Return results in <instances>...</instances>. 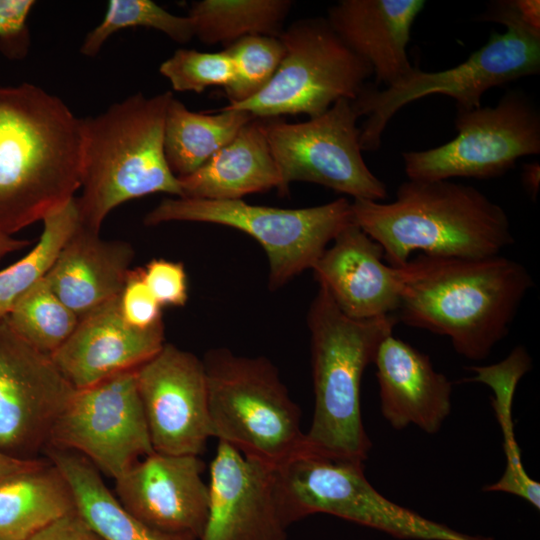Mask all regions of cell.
I'll return each mask as SVG.
<instances>
[{"instance_id":"cell-17","label":"cell","mask_w":540,"mask_h":540,"mask_svg":"<svg viewBox=\"0 0 540 540\" xmlns=\"http://www.w3.org/2000/svg\"><path fill=\"white\" fill-rule=\"evenodd\" d=\"M204 461L196 455L153 452L115 479L120 503L146 525L200 538L208 515Z\"/></svg>"},{"instance_id":"cell-8","label":"cell","mask_w":540,"mask_h":540,"mask_svg":"<svg viewBox=\"0 0 540 540\" xmlns=\"http://www.w3.org/2000/svg\"><path fill=\"white\" fill-rule=\"evenodd\" d=\"M144 224L167 222L218 224L242 231L264 249L268 286L286 285L322 255L338 233L354 222L351 202L340 197L318 206L285 209L238 200L167 197L144 217Z\"/></svg>"},{"instance_id":"cell-21","label":"cell","mask_w":540,"mask_h":540,"mask_svg":"<svg viewBox=\"0 0 540 540\" xmlns=\"http://www.w3.org/2000/svg\"><path fill=\"white\" fill-rule=\"evenodd\" d=\"M423 0H341L326 17L343 42L372 67L377 83L390 86L412 69L407 46Z\"/></svg>"},{"instance_id":"cell-37","label":"cell","mask_w":540,"mask_h":540,"mask_svg":"<svg viewBox=\"0 0 540 540\" xmlns=\"http://www.w3.org/2000/svg\"><path fill=\"white\" fill-rule=\"evenodd\" d=\"M28 540H105L75 510L54 521Z\"/></svg>"},{"instance_id":"cell-9","label":"cell","mask_w":540,"mask_h":540,"mask_svg":"<svg viewBox=\"0 0 540 540\" xmlns=\"http://www.w3.org/2000/svg\"><path fill=\"white\" fill-rule=\"evenodd\" d=\"M275 471L289 526L309 515L325 513L400 539L494 540L458 532L388 500L369 483L361 462L304 454Z\"/></svg>"},{"instance_id":"cell-34","label":"cell","mask_w":540,"mask_h":540,"mask_svg":"<svg viewBox=\"0 0 540 540\" xmlns=\"http://www.w3.org/2000/svg\"><path fill=\"white\" fill-rule=\"evenodd\" d=\"M119 305L122 316L133 327L147 329L163 322L162 307L148 288L142 267L129 271Z\"/></svg>"},{"instance_id":"cell-2","label":"cell","mask_w":540,"mask_h":540,"mask_svg":"<svg viewBox=\"0 0 540 540\" xmlns=\"http://www.w3.org/2000/svg\"><path fill=\"white\" fill-rule=\"evenodd\" d=\"M80 185V118L37 85L0 86V232L42 222Z\"/></svg>"},{"instance_id":"cell-27","label":"cell","mask_w":540,"mask_h":540,"mask_svg":"<svg viewBox=\"0 0 540 540\" xmlns=\"http://www.w3.org/2000/svg\"><path fill=\"white\" fill-rule=\"evenodd\" d=\"M531 368V358L526 349L517 346L501 362L490 366H472L469 370L475 376L466 379L490 386L494 392L493 408L504 434L506 468L502 477L494 484L486 486V491H501L521 497L539 510L540 485L531 479L521 462L520 449L515 441L512 428L511 410L515 389L520 379Z\"/></svg>"},{"instance_id":"cell-35","label":"cell","mask_w":540,"mask_h":540,"mask_svg":"<svg viewBox=\"0 0 540 540\" xmlns=\"http://www.w3.org/2000/svg\"><path fill=\"white\" fill-rule=\"evenodd\" d=\"M142 268L144 280L161 307L187 303L188 282L182 262L155 258Z\"/></svg>"},{"instance_id":"cell-32","label":"cell","mask_w":540,"mask_h":540,"mask_svg":"<svg viewBox=\"0 0 540 540\" xmlns=\"http://www.w3.org/2000/svg\"><path fill=\"white\" fill-rule=\"evenodd\" d=\"M232 65L233 76L224 88L228 105L249 100L271 81L284 56L279 37L250 35L224 48Z\"/></svg>"},{"instance_id":"cell-33","label":"cell","mask_w":540,"mask_h":540,"mask_svg":"<svg viewBox=\"0 0 540 540\" xmlns=\"http://www.w3.org/2000/svg\"><path fill=\"white\" fill-rule=\"evenodd\" d=\"M159 72L175 91L202 93L211 86L225 88L232 79L233 65L225 50L180 48L160 64Z\"/></svg>"},{"instance_id":"cell-6","label":"cell","mask_w":540,"mask_h":540,"mask_svg":"<svg viewBox=\"0 0 540 540\" xmlns=\"http://www.w3.org/2000/svg\"><path fill=\"white\" fill-rule=\"evenodd\" d=\"M479 19L500 23L506 31L493 32L481 48L459 65L438 72L413 67L405 77L383 90L366 85L352 101L359 117H367L360 128L362 151L377 150L390 119L413 101L442 94L453 98L457 109L472 110L481 106L488 89L540 73V30L521 19L514 0L490 5Z\"/></svg>"},{"instance_id":"cell-38","label":"cell","mask_w":540,"mask_h":540,"mask_svg":"<svg viewBox=\"0 0 540 540\" xmlns=\"http://www.w3.org/2000/svg\"><path fill=\"white\" fill-rule=\"evenodd\" d=\"M45 460L46 457L34 459L15 458L0 451V480L10 475L34 468Z\"/></svg>"},{"instance_id":"cell-28","label":"cell","mask_w":540,"mask_h":540,"mask_svg":"<svg viewBox=\"0 0 540 540\" xmlns=\"http://www.w3.org/2000/svg\"><path fill=\"white\" fill-rule=\"evenodd\" d=\"M293 2L290 0H201L191 4L194 37L224 47L250 35L279 37Z\"/></svg>"},{"instance_id":"cell-31","label":"cell","mask_w":540,"mask_h":540,"mask_svg":"<svg viewBox=\"0 0 540 540\" xmlns=\"http://www.w3.org/2000/svg\"><path fill=\"white\" fill-rule=\"evenodd\" d=\"M133 27L160 31L182 44L194 37L187 15L172 14L151 0H110L101 22L85 36L80 52L93 57L114 33Z\"/></svg>"},{"instance_id":"cell-30","label":"cell","mask_w":540,"mask_h":540,"mask_svg":"<svg viewBox=\"0 0 540 540\" xmlns=\"http://www.w3.org/2000/svg\"><path fill=\"white\" fill-rule=\"evenodd\" d=\"M6 319L16 334L47 355L65 343L79 321L53 291L46 277L16 302Z\"/></svg>"},{"instance_id":"cell-10","label":"cell","mask_w":540,"mask_h":540,"mask_svg":"<svg viewBox=\"0 0 540 540\" xmlns=\"http://www.w3.org/2000/svg\"><path fill=\"white\" fill-rule=\"evenodd\" d=\"M279 38L284 56L269 84L257 95L224 108L254 118L306 114L315 118L340 99L355 100L373 75L372 67L352 51L326 18H302L284 27Z\"/></svg>"},{"instance_id":"cell-36","label":"cell","mask_w":540,"mask_h":540,"mask_svg":"<svg viewBox=\"0 0 540 540\" xmlns=\"http://www.w3.org/2000/svg\"><path fill=\"white\" fill-rule=\"evenodd\" d=\"M35 4L33 0H0V42L5 48L26 52L27 21Z\"/></svg>"},{"instance_id":"cell-25","label":"cell","mask_w":540,"mask_h":540,"mask_svg":"<svg viewBox=\"0 0 540 540\" xmlns=\"http://www.w3.org/2000/svg\"><path fill=\"white\" fill-rule=\"evenodd\" d=\"M75 510L69 483L48 458L0 480V540H28Z\"/></svg>"},{"instance_id":"cell-3","label":"cell","mask_w":540,"mask_h":540,"mask_svg":"<svg viewBox=\"0 0 540 540\" xmlns=\"http://www.w3.org/2000/svg\"><path fill=\"white\" fill-rule=\"evenodd\" d=\"M354 223L393 267L410 255L485 258L514 243L505 210L471 185L450 180L403 182L395 200L351 202Z\"/></svg>"},{"instance_id":"cell-12","label":"cell","mask_w":540,"mask_h":540,"mask_svg":"<svg viewBox=\"0 0 540 540\" xmlns=\"http://www.w3.org/2000/svg\"><path fill=\"white\" fill-rule=\"evenodd\" d=\"M358 118L352 100L340 99L322 115L304 122L265 119L281 177L279 193L287 194L292 182H310L353 199L384 200L387 187L362 156Z\"/></svg>"},{"instance_id":"cell-22","label":"cell","mask_w":540,"mask_h":540,"mask_svg":"<svg viewBox=\"0 0 540 540\" xmlns=\"http://www.w3.org/2000/svg\"><path fill=\"white\" fill-rule=\"evenodd\" d=\"M134 254L131 244L105 240L79 224L45 277L80 318L120 295Z\"/></svg>"},{"instance_id":"cell-39","label":"cell","mask_w":540,"mask_h":540,"mask_svg":"<svg viewBox=\"0 0 540 540\" xmlns=\"http://www.w3.org/2000/svg\"><path fill=\"white\" fill-rule=\"evenodd\" d=\"M521 19L531 28L540 30V1L514 0Z\"/></svg>"},{"instance_id":"cell-19","label":"cell","mask_w":540,"mask_h":540,"mask_svg":"<svg viewBox=\"0 0 540 540\" xmlns=\"http://www.w3.org/2000/svg\"><path fill=\"white\" fill-rule=\"evenodd\" d=\"M312 266L319 287L353 319L397 312L401 298L398 269L383 262L382 247L354 222L342 229Z\"/></svg>"},{"instance_id":"cell-20","label":"cell","mask_w":540,"mask_h":540,"mask_svg":"<svg viewBox=\"0 0 540 540\" xmlns=\"http://www.w3.org/2000/svg\"><path fill=\"white\" fill-rule=\"evenodd\" d=\"M373 363L381 411L390 425L401 430L413 424L436 433L451 410L452 384L434 369L429 356L390 335Z\"/></svg>"},{"instance_id":"cell-29","label":"cell","mask_w":540,"mask_h":540,"mask_svg":"<svg viewBox=\"0 0 540 540\" xmlns=\"http://www.w3.org/2000/svg\"><path fill=\"white\" fill-rule=\"evenodd\" d=\"M36 244L19 260L0 270V320L16 302L44 278L64 244L79 225L75 198L43 219Z\"/></svg>"},{"instance_id":"cell-15","label":"cell","mask_w":540,"mask_h":540,"mask_svg":"<svg viewBox=\"0 0 540 540\" xmlns=\"http://www.w3.org/2000/svg\"><path fill=\"white\" fill-rule=\"evenodd\" d=\"M136 380L154 451L199 456L212 437L202 359L165 343Z\"/></svg>"},{"instance_id":"cell-4","label":"cell","mask_w":540,"mask_h":540,"mask_svg":"<svg viewBox=\"0 0 540 540\" xmlns=\"http://www.w3.org/2000/svg\"><path fill=\"white\" fill-rule=\"evenodd\" d=\"M170 91L138 92L94 116L80 118L81 185L75 197L79 224L99 232L121 204L154 193L182 197L164 153Z\"/></svg>"},{"instance_id":"cell-23","label":"cell","mask_w":540,"mask_h":540,"mask_svg":"<svg viewBox=\"0 0 540 540\" xmlns=\"http://www.w3.org/2000/svg\"><path fill=\"white\" fill-rule=\"evenodd\" d=\"M182 197L238 200L276 188L281 177L267 139L265 119L253 118L192 174L179 178Z\"/></svg>"},{"instance_id":"cell-11","label":"cell","mask_w":540,"mask_h":540,"mask_svg":"<svg viewBox=\"0 0 540 540\" xmlns=\"http://www.w3.org/2000/svg\"><path fill=\"white\" fill-rule=\"evenodd\" d=\"M455 128L457 136L441 146L402 154L408 179L495 178L540 153V114L521 91L507 92L495 106L457 109Z\"/></svg>"},{"instance_id":"cell-18","label":"cell","mask_w":540,"mask_h":540,"mask_svg":"<svg viewBox=\"0 0 540 540\" xmlns=\"http://www.w3.org/2000/svg\"><path fill=\"white\" fill-rule=\"evenodd\" d=\"M164 332L163 322L147 329L128 324L118 296L80 317L50 357L76 390L83 389L140 367L166 343Z\"/></svg>"},{"instance_id":"cell-7","label":"cell","mask_w":540,"mask_h":540,"mask_svg":"<svg viewBox=\"0 0 540 540\" xmlns=\"http://www.w3.org/2000/svg\"><path fill=\"white\" fill-rule=\"evenodd\" d=\"M202 361L212 437L275 469L309 454L300 408L270 360L214 348Z\"/></svg>"},{"instance_id":"cell-1","label":"cell","mask_w":540,"mask_h":540,"mask_svg":"<svg viewBox=\"0 0 540 540\" xmlns=\"http://www.w3.org/2000/svg\"><path fill=\"white\" fill-rule=\"evenodd\" d=\"M398 322L449 337L455 351L485 359L509 332L533 287L527 268L510 258L419 254L396 267Z\"/></svg>"},{"instance_id":"cell-14","label":"cell","mask_w":540,"mask_h":540,"mask_svg":"<svg viewBox=\"0 0 540 540\" xmlns=\"http://www.w3.org/2000/svg\"><path fill=\"white\" fill-rule=\"evenodd\" d=\"M74 392L50 355L0 320V451L38 458Z\"/></svg>"},{"instance_id":"cell-26","label":"cell","mask_w":540,"mask_h":540,"mask_svg":"<svg viewBox=\"0 0 540 540\" xmlns=\"http://www.w3.org/2000/svg\"><path fill=\"white\" fill-rule=\"evenodd\" d=\"M253 118L224 107L215 114L193 112L173 96L164 123V153L172 173L179 179L195 172Z\"/></svg>"},{"instance_id":"cell-24","label":"cell","mask_w":540,"mask_h":540,"mask_svg":"<svg viewBox=\"0 0 540 540\" xmlns=\"http://www.w3.org/2000/svg\"><path fill=\"white\" fill-rule=\"evenodd\" d=\"M48 458L72 490L76 511L105 540H197L156 530L132 515L106 486L100 471L84 456L46 447Z\"/></svg>"},{"instance_id":"cell-40","label":"cell","mask_w":540,"mask_h":540,"mask_svg":"<svg viewBox=\"0 0 540 540\" xmlns=\"http://www.w3.org/2000/svg\"><path fill=\"white\" fill-rule=\"evenodd\" d=\"M522 182L532 198L537 197L540 183V165L538 162L528 163L523 166Z\"/></svg>"},{"instance_id":"cell-13","label":"cell","mask_w":540,"mask_h":540,"mask_svg":"<svg viewBox=\"0 0 540 540\" xmlns=\"http://www.w3.org/2000/svg\"><path fill=\"white\" fill-rule=\"evenodd\" d=\"M47 447L76 452L114 480L154 451L136 369L75 389Z\"/></svg>"},{"instance_id":"cell-41","label":"cell","mask_w":540,"mask_h":540,"mask_svg":"<svg viewBox=\"0 0 540 540\" xmlns=\"http://www.w3.org/2000/svg\"><path fill=\"white\" fill-rule=\"evenodd\" d=\"M31 244V241L19 239L13 235L0 232V262L9 254L20 251Z\"/></svg>"},{"instance_id":"cell-16","label":"cell","mask_w":540,"mask_h":540,"mask_svg":"<svg viewBox=\"0 0 540 540\" xmlns=\"http://www.w3.org/2000/svg\"><path fill=\"white\" fill-rule=\"evenodd\" d=\"M208 489V515L198 540H287L275 468L218 441Z\"/></svg>"},{"instance_id":"cell-5","label":"cell","mask_w":540,"mask_h":540,"mask_svg":"<svg viewBox=\"0 0 540 540\" xmlns=\"http://www.w3.org/2000/svg\"><path fill=\"white\" fill-rule=\"evenodd\" d=\"M397 323L394 314L350 318L319 287L307 314L315 396L305 433L309 454L361 463L367 459L371 442L362 421L361 380Z\"/></svg>"}]
</instances>
